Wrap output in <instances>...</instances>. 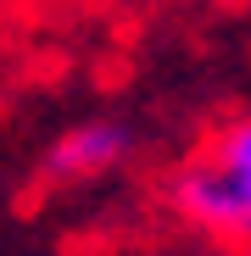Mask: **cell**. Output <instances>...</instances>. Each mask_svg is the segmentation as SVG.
Instances as JSON below:
<instances>
[{"mask_svg":"<svg viewBox=\"0 0 251 256\" xmlns=\"http://www.w3.org/2000/svg\"><path fill=\"white\" fill-rule=\"evenodd\" d=\"M201 6H234V0H201Z\"/></svg>","mask_w":251,"mask_h":256,"instance_id":"obj_3","label":"cell"},{"mask_svg":"<svg viewBox=\"0 0 251 256\" xmlns=\"http://www.w3.org/2000/svg\"><path fill=\"white\" fill-rule=\"evenodd\" d=\"M206 156H212L223 173L245 190V200H251V112L245 117H234V122H223L212 140H206Z\"/></svg>","mask_w":251,"mask_h":256,"instance_id":"obj_2","label":"cell"},{"mask_svg":"<svg viewBox=\"0 0 251 256\" xmlns=\"http://www.w3.org/2000/svg\"><path fill=\"white\" fill-rule=\"evenodd\" d=\"M129 156H134V128L123 117H90V122H73L67 134L51 140L45 178L84 184V178H101V173H112V167H123Z\"/></svg>","mask_w":251,"mask_h":256,"instance_id":"obj_1","label":"cell"}]
</instances>
